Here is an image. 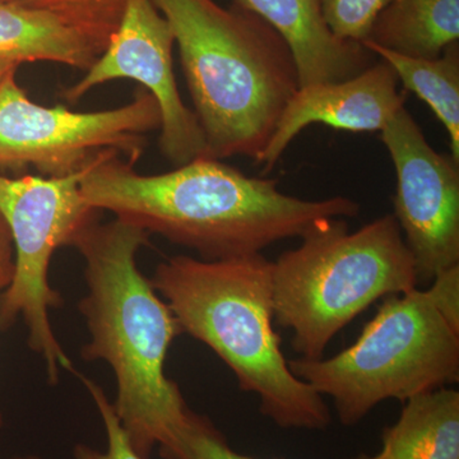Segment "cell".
I'll return each instance as SVG.
<instances>
[{
	"label": "cell",
	"mask_w": 459,
	"mask_h": 459,
	"mask_svg": "<svg viewBox=\"0 0 459 459\" xmlns=\"http://www.w3.org/2000/svg\"><path fill=\"white\" fill-rule=\"evenodd\" d=\"M397 175L394 213L415 261L418 282L459 264V170L437 152L401 108L380 132Z\"/></svg>",
	"instance_id": "cell-9"
},
{
	"label": "cell",
	"mask_w": 459,
	"mask_h": 459,
	"mask_svg": "<svg viewBox=\"0 0 459 459\" xmlns=\"http://www.w3.org/2000/svg\"><path fill=\"white\" fill-rule=\"evenodd\" d=\"M350 459H459V392L442 386L411 397L383 431L382 449Z\"/></svg>",
	"instance_id": "cell-13"
},
{
	"label": "cell",
	"mask_w": 459,
	"mask_h": 459,
	"mask_svg": "<svg viewBox=\"0 0 459 459\" xmlns=\"http://www.w3.org/2000/svg\"><path fill=\"white\" fill-rule=\"evenodd\" d=\"M428 291L446 319L459 329V264L446 268L431 281Z\"/></svg>",
	"instance_id": "cell-21"
},
{
	"label": "cell",
	"mask_w": 459,
	"mask_h": 459,
	"mask_svg": "<svg viewBox=\"0 0 459 459\" xmlns=\"http://www.w3.org/2000/svg\"><path fill=\"white\" fill-rule=\"evenodd\" d=\"M301 246L272 262L274 318L301 358L322 359L331 341L371 304L418 287L415 261L394 214L349 232L344 219L314 225Z\"/></svg>",
	"instance_id": "cell-5"
},
{
	"label": "cell",
	"mask_w": 459,
	"mask_h": 459,
	"mask_svg": "<svg viewBox=\"0 0 459 459\" xmlns=\"http://www.w3.org/2000/svg\"><path fill=\"white\" fill-rule=\"evenodd\" d=\"M160 126L159 105L144 89L122 107L78 113L36 104L13 74L0 86V168L31 166L41 177H69L110 151L137 164L148 133Z\"/></svg>",
	"instance_id": "cell-8"
},
{
	"label": "cell",
	"mask_w": 459,
	"mask_h": 459,
	"mask_svg": "<svg viewBox=\"0 0 459 459\" xmlns=\"http://www.w3.org/2000/svg\"><path fill=\"white\" fill-rule=\"evenodd\" d=\"M170 23L208 159L261 161L299 90L286 42L267 22L214 0H152Z\"/></svg>",
	"instance_id": "cell-4"
},
{
	"label": "cell",
	"mask_w": 459,
	"mask_h": 459,
	"mask_svg": "<svg viewBox=\"0 0 459 459\" xmlns=\"http://www.w3.org/2000/svg\"><path fill=\"white\" fill-rule=\"evenodd\" d=\"M110 151L84 172L81 193L100 212L197 252L204 261L262 255L285 238H303L325 219L359 216L351 198L307 201L279 183L247 177L222 160L197 157L164 174L141 175Z\"/></svg>",
	"instance_id": "cell-1"
},
{
	"label": "cell",
	"mask_w": 459,
	"mask_h": 459,
	"mask_svg": "<svg viewBox=\"0 0 459 459\" xmlns=\"http://www.w3.org/2000/svg\"><path fill=\"white\" fill-rule=\"evenodd\" d=\"M160 455L164 459H255L235 452L210 420L193 411L184 427L160 446Z\"/></svg>",
	"instance_id": "cell-18"
},
{
	"label": "cell",
	"mask_w": 459,
	"mask_h": 459,
	"mask_svg": "<svg viewBox=\"0 0 459 459\" xmlns=\"http://www.w3.org/2000/svg\"><path fill=\"white\" fill-rule=\"evenodd\" d=\"M48 12L89 42L101 56L122 20L126 0H4Z\"/></svg>",
	"instance_id": "cell-17"
},
{
	"label": "cell",
	"mask_w": 459,
	"mask_h": 459,
	"mask_svg": "<svg viewBox=\"0 0 459 459\" xmlns=\"http://www.w3.org/2000/svg\"><path fill=\"white\" fill-rule=\"evenodd\" d=\"M170 23L152 0H126L122 20L107 49L77 83L62 91L69 104L111 81L132 80L155 98L161 114L160 150L175 166L204 156V132L181 99L174 65Z\"/></svg>",
	"instance_id": "cell-10"
},
{
	"label": "cell",
	"mask_w": 459,
	"mask_h": 459,
	"mask_svg": "<svg viewBox=\"0 0 459 459\" xmlns=\"http://www.w3.org/2000/svg\"><path fill=\"white\" fill-rule=\"evenodd\" d=\"M14 272V247L7 222L0 214V295L4 292ZM3 425V416L0 412V428Z\"/></svg>",
	"instance_id": "cell-22"
},
{
	"label": "cell",
	"mask_w": 459,
	"mask_h": 459,
	"mask_svg": "<svg viewBox=\"0 0 459 459\" xmlns=\"http://www.w3.org/2000/svg\"><path fill=\"white\" fill-rule=\"evenodd\" d=\"M151 234L115 219L95 222L75 238L89 294L78 304L91 341L82 359L104 360L113 369L115 412L142 459L168 443L192 410L179 386L165 374L172 341L183 334L164 299L138 270L137 255Z\"/></svg>",
	"instance_id": "cell-2"
},
{
	"label": "cell",
	"mask_w": 459,
	"mask_h": 459,
	"mask_svg": "<svg viewBox=\"0 0 459 459\" xmlns=\"http://www.w3.org/2000/svg\"><path fill=\"white\" fill-rule=\"evenodd\" d=\"M14 459H39L36 457L14 458Z\"/></svg>",
	"instance_id": "cell-24"
},
{
	"label": "cell",
	"mask_w": 459,
	"mask_h": 459,
	"mask_svg": "<svg viewBox=\"0 0 459 459\" xmlns=\"http://www.w3.org/2000/svg\"><path fill=\"white\" fill-rule=\"evenodd\" d=\"M392 0H322L323 16L341 40L359 42L369 38L371 27Z\"/></svg>",
	"instance_id": "cell-19"
},
{
	"label": "cell",
	"mask_w": 459,
	"mask_h": 459,
	"mask_svg": "<svg viewBox=\"0 0 459 459\" xmlns=\"http://www.w3.org/2000/svg\"><path fill=\"white\" fill-rule=\"evenodd\" d=\"M286 42L298 69L299 86L340 82L373 65L376 54L359 42L341 40L323 16L322 0H235Z\"/></svg>",
	"instance_id": "cell-12"
},
{
	"label": "cell",
	"mask_w": 459,
	"mask_h": 459,
	"mask_svg": "<svg viewBox=\"0 0 459 459\" xmlns=\"http://www.w3.org/2000/svg\"><path fill=\"white\" fill-rule=\"evenodd\" d=\"M98 57L80 33L53 14L0 0V60L59 63L86 72Z\"/></svg>",
	"instance_id": "cell-14"
},
{
	"label": "cell",
	"mask_w": 459,
	"mask_h": 459,
	"mask_svg": "<svg viewBox=\"0 0 459 459\" xmlns=\"http://www.w3.org/2000/svg\"><path fill=\"white\" fill-rule=\"evenodd\" d=\"M367 40L402 56L437 59L459 40V0H392Z\"/></svg>",
	"instance_id": "cell-15"
},
{
	"label": "cell",
	"mask_w": 459,
	"mask_h": 459,
	"mask_svg": "<svg viewBox=\"0 0 459 459\" xmlns=\"http://www.w3.org/2000/svg\"><path fill=\"white\" fill-rule=\"evenodd\" d=\"M290 369L333 400L341 424L353 427L377 404L459 380V329L418 287L385 296L356 342L331 359H296Z\"/></svg>",
	"instance_id": "cell-6"
},
{
	"label": "cell",
	"mask_w": 459,
	"mask_h": 459,
	"mask_svg": "<svg viewBox=\"0 0 459 459\" xmlns=\"http://www.w3.org/2000/svg\"><path fill=\"white\" fill-rule=\"evenodd\" d=\"M394 68L406 91L427 102L448 132L452 159L459 164V45H451L437 59L394 53L373 42H361Z\"/></svg>",
	"instance_id": "cell-16"
},
{
	"label": "cell",
	"mask_w": 459,
	"mask_h": 459,
	"mask_svg": "<svg viewBox=\"0 0 459 459\" xmlns=\"http://www.w3.org/2000/svg\"><path fill=\"white\" fill-rule=\"evenodd\" d=\"M398 82L394 68L380 59L349 80L299 87L263 152V172L271 171L290 143L313 124L352 133L382 132L406 102V91L400 92Z\"/></svg>",
	"instance_id": "cell-11"
},
{
	"label": "cell",
	"mask_w": 459,
	"mask_h": 459,
	"mask_svg": "<svg viewBox=\"0 0 459 459\" xmlns=\"http://www.w3.org/2000/svg\"><path fill=\"white\" fill-rule=\"evenodd\" d=\"M87 170L62 178L0 174V214L14 247L13 277L0 295V332L20 318L25 322L29 346L44 359L51 385L60 368L74 369L49 320V309L63 304L48 280L49 265L56 249L74 246L83 230L99 221L101 212L81 193Z\"/></svg>",
	"instance_id": "cell-7"
},
{
	"label": "cell",
	"mask_w": 459,
	"mask_h": 459,
	"mask_svg": "<svg viewBox=\"0 0 459 459\" xmlns=\"http://www.w3.org/2000/svg\"><path fill=\"white\" fill-rule=\"evenodd\" d=\"M150 281L183 333L207 344L238 388L256 394L263 416L283 429L329 427L325 398L290 369L274 331L272 262L262 255L223 261L175 255Z\"/></svg>",
	"instance_id": "cell-3"
},
{
	"label": "cell",
	"mask_w": 459,
	"mask_h": 459,
	"mask_svg": "<svg viewBox=\"0 0 459 459\" xmlns=\"http://www.w3.org/2000/svg\"><path fill=\"white\" fill-rule=\"evenodd\" d=\"M82 377L83 385L89 389L91 397L98 406L102 422L107 429L108 451H96L84 444H78L74 448L75 459H142L133 449L128 435L124 430L120 420L115 412L114 404L108 401L101 386L92 380Z\"/></svg>",
	"instance_id": "cell-20"
},
{
	"label": "cell",
	"mask_w": 459,
	"mask_h": 459,
	"mask_svg": "<svg viewBox=\"0 0 459 459\" xmlns=\"http://www.w3.org/2000/svg\"><path fill=\"white\" fill-rule=\"evenodd\" d=\"M20 65L14 62H5V60H0V86L4 83V81L11 75L17 74Z\"/></svg>",
	"instance_id": "cell-23"
}]
</instances>
